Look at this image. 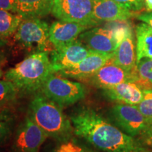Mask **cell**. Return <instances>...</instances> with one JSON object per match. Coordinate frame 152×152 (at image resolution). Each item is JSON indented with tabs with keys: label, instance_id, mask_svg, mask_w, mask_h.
I'll list each match as a JSON object with an SVG mask.
<instances>
[{
	"label": "cell",
	"instance_id": "cell-10",
	"mask_svg": "<svg viewBox=\"0 0 152 152\" xmlns=\"http://www.w3.org/2000/svg\"><path fill=\"white\" fill-rule=\"evenodd\" d=\"M48 135L29 116L17 128L12 152H39Z\"/></svg>",
	"mask_w": 152,
	"mask_h": 152
},
{
	"label": "cell",
	"instance_id": "cell-17",
	"mask_svg": "<svg viewBox=\"0 0 152 152\" xmlns=\"http://www.w3.org/2000/svg\"><path fill=\"white\" fill-rule=\"evenodd\" d=\"M54 0H16V14L23 18H39L52 13Z\"/></svg>",
	"mask_w": 152,
	"mask_h": 152
},
{
	"label": "cell",
	"instance_id": "cell-25",
	"mask_svg": "<svg viewBox=\"0 0 152 152\" xmlns=\"http://www.w3.org/2000/svg\"><path fill=\"white\" fill-rule=\"evenodd\" d=\"M83 147L78 145L73 141H67L63 142L54 152H81Z\"/></svg>",
	"mask_w": 152,
	"mask_h": 152
},
{
	"label": "cell",
	"instance_id": "cell-32",
	"mask_svg": "<svg viewBox=\"0 0 152 152\" xmlns=\"http://www.w3.org/2000/svg\"><path fill=\"white\" fill-rule=\"evenodd\" d=\"M4 58L5 57L4 55L1 54V53H0V64H1V63L4 62Z\"/></svg>",
	"mask_w": 152,
	"mask_h": 152
},
{
	"label": "cell",
	"instance_id": "cell-36",
	"mask_svg": "<svg viewBox=\"0 0 152 152\" xmlns=\"http://www.w3.org/2000/svg\"><path fill=\"white\" fill-rule=\"evenodd\" d=\"M151 149H152V146H151Z\"/></svg>",
	"mask_w": 152,
	"mask_h": 152
},
{
	"label": "cell",
	"instance_id": "cell-28",
	"mask_svg": "<svg viewBox=\"0 0 152 152\" xmlns=\"http://www.w3.org/2000/svg\"><path fill=\"white\" fill-rule=\"evenodd\" d=\"M137 18L141 21L148 24L152 28V11L139 15Z\"/></svg>",
	"mask_w": 152,
	"mask_h": 152
},
{
	"label": "cell",
	"instance_id": "cell-19",
	"mask_svg": "<svg viewBox=\"0 0 152 152\" xmlns=\"http://www.w3.org/2000/svg\"><path fill=\"white\" fill-rule=\"evenodd\" d=\"M22 20L18 14L0 9V38L7 39L15 34Z\"/></svg>",
	"mask_w": 152,
	"mask_h": 152
},
{
	"label": "cell",
	"instance_id": "cell-21",
	"mask_svg": "<svg viewBox=\"0 0 152 152\" xmlns=\"http://www.w3.org/2000/svg\"><path fill=\"white\" fill-rule=\"evenodd\" d=\"M14 124L13 114L7 108L0 109V144L11 134Z\"/></svg>",
	"mask_w": 152,
	"mask_h": 152
},
{
	"label": "cell",
	"instance_id": "cell-34",
	"mask_svg": "<svg viewBox=\"0 0 152 152\" xmlns=\"http://www.w3.org/2000/svg\"><path fill=\"white\" fill-rule=\"evenodd\" d=\"M2 76H3V71H2V69H1V66H0V79L2 77Z\"/></svg>",
	"mask_w": 152,
	"mask_h": 152
},
{
	"label": "cell",
	"instance_id": "cell-16",
	"mask_svg": "<svg viewBox=\"0 0 152 152\" xmlns=\"http://www.w3.org/2000/svg\"><path fill=\"white\" fill-rule=\"evenodd\" d=\"M102 90L109 99L128 105H137L143 99V91L135 83L125 82Z\"/></svg>",
	"mask_w": 152,
	"mask_h": 152
},
{
	"label": "cell",
	"instance_id": "cell-24",
	"mask_svg": "<svg viewBox=\"0 0 152 152\" xmlns=\"http://www.w3.org/2000/svg\"><path fill=\"white\" fill-rule=\"evenodd\" d=\"M113 1L133 12H138L142 11L144 7H145L144 0H113Z\"/></svg>",
	"mask_w": 152,
	"mask_h": 152
},
{
	"label": "cell",
	"instance_id": "cell-13",
	"mask_svg": "<svg viewBox=\"0 0 152 152\" xmlns=\"http://www.w3.org/2000/svg\"><path fill=\"white\" fill-rule=\"evenodd\" d=\"M136 16L113 0H95L93 6V19L96 23L103 21H124Z\"/></svg>",
	"mask_w": 152,
	"mask_h": 152
},
{
	"label": "cell",
	"instance_id": "cell-31",
	"mask_svg": "<svg viewBox=\"0 0 152 152\" xmlns=\"http://www.w3.org/2000/svg\"><path fill=\"white\" fill-rule=\"evenodd\" d=\"M81 152H96V151H94V150H92V149H89V148H87V147H83V151H82Z\"/></svg>",
	"mask_w": 152,
	"mask_h": 152
},
{
	"label": "cell",
	"instance_id": "cell-3",
	"mask_svg": "<svg viewBox=\"0 0 152 152\" xmlns=\"http://www.w3.org/2000/svg\"><path fill=\"white\" fill-rule=\"evenodd\" d=\"M53 73L54 72L47 52H35L7 71L4 78L12 82L19 92L27 94L41 90Z\"/></svg>",
	"mask_w": 152,
	"mask_h": 152
},
{
	"label": "cell",
	"instance_id": "cell-8",
	"mask_svg": "<svg viewBox=\"0 0 152 152\" xmlns=\"http://www.w3.org/2000/svg\"><path fill=\"white\" fill-rule=\"evenodd\" d=\"M110 116L116 127L132 137L142 135L148 121L136 106L125 104L113 106Z\"/></svg>",
	"mask_w": 152,
	"mask_h": 152
},
{
	"label": "cell",
	"instance_id": "cell-33",
	"mask_svg": "<svg viewBox=\"0 0 152 152\" xmlns=\"http://www.w3.org/2000/svg\"><path fill=\"white\" fill-rule=\"evenodd\" d=\"M139 152H152V151H150V150L147 149H145V148L143 147Z\"/></svg>",
	"mask_w": 152,
	"mask_h": 152
},
{
	"label": "cell",
	"instance_id": "cell-15",
	"mask_svg": "<svg viewBox=\"0 0 152 152\" xmlns=\"http://www.w3.org/2000/svg\"><path fill=\"white\" fill-rule=\"evenodd\" d=\"M113 59L115 64L125 71L130 72L137 71L134 36L130 26H128L116 50L113 53Z\"/></svg>",
	"mask_w": 152,
	"mask_h": 152
},
{
	"label": "cell",
	"instance_id": "cell-4",
	"mask_svg": "<svg viewBox=\"0 0 152 152\" xmlns=\"http://www.w3.org/2000/svg\"><path fill=\"white\" fill-rule=\"evenodd\" d=\"M41 90L46 97L61 108L77 103L86 95V89L82 83L69 80L55 73L47 78Z\"/></svg>",
	"mask_w": 152,
	"mask_h": 152
},
{
	"label": "cell",
	"instance_id": "cell-2",
	"mask_svg": "<svg viewBox=\"0 0 152 152\" xmlns=\"http://www.w3.org/2000/svg\"><path fill=\"white\" fill-rule=\"evenodd\" d=\"M28 116L49 137L57 141H69L74 133L71 119L64 115L61 107L43 94H36L31 100Z\"/></svg>",
	"mask_w": 152,
	"mask_h": 152
},
{
	"label": "cell",
	"instance_id": "cell-29",
	"mask_svg": "<svg viewBox=\"0 0 152 152\" xmlns=\"http://www.w3.org/2000/svg\"><path fill=\"white\" fill-rule=\"evenodd\" d=\"M145 8L148 11H152V0H144Z\"/></svg>",
	"mask_w": 152,
	"mask_h": 152
},
{
	"label": "cell",
	"instance_id": "cell-26",
	"mask_svg": "<svg viewBox=\"0 0 152 152\" xmlns=\"http://www.w3.org/2000/svg\"><path fill=\"white\" fill-rule=\"evenodd\" d=\"M142 139L147 145L152 146V118H149L147 126L142 134Z\"/></svg>",
	"mask_w": 152,
	"mask_h": 152
},
{
	"label": "cell",
	"instance_id": "cell-12",
	"mask_svg": "<svg viewBox=\"0 0 152 152\" xmlns=\"http://www.w3.org/2000/svg\"><path fill=\"white\" fill-rule=\"evenodd\" d=\"M113 56V54L91 51L90 54L78 64L55 73L64 77L85 80L105 65Z\"/></svg>",
	"mask_w": 152,
	"mask_h": 152
},
{
	"label": "cell",
	"instance_id": "cell-27",
	"mask_svg": "<svg viewBox=\"0 0 152 152\" xmlns=\"http://www.w3.org/2000/svg\"><path fill=\"white\" fill-rule=\"evenodd\" d=\"M0 9L16 14V0H0Z\"/></svg>",
	"mask_w": 152,
	"mask_h": 152
},
{
	"label": "cell",
	"instance_id": "cell-9",
	"mask_svg": "<svg viewBox=\"0 0 152 152\" xmlns=\"http://www.w3.org/2000/svg\"><path fill=\"white\" fill-rule=\"evenodd\" d=\"M140 80L142 79L137 71H125L114 63L112 57L105 65L85 81L97 88L104 90L125 82L137 83Z\"/></svg>",
	"mask_w": 152,
	"mask_h": 152
},
{
	"label": "cell",
	"instance_id": "cell-30",
	"mask_svg": "<svg viewBox=\"0 0 152 152\" xmlns=\"http://www.w3.org/2000/svg\"><path fill=\"white\" fill-rule=\"evenodd\" d=\"M6 44H7V39H1V38H0V48L4 46Z\"/></svg>",
	"mask_w": 152,
	"mask_h": 152
},
{
	"label": "cell",
	"instance_id": "cell-5",
	"mask_svg": "<svg viewBox=\"0 0 152 152\" xmlns=\"http://www.w3.org/2000/svg\"><path fill=\"white\" fill-rule=\"evenodd\" d=\"M49 28L39 18H23L15 33L14 39L25 49L35 52H47L51 47H54L49 39Z\"/></svg>",
	"mask_w": 152,
	"mask_h": 152
},
{
	"label": "cell",
	"instance_id": "cell-11",
	"mask_svg": "<svg viewBox=\"0 0 152 152\" xmlns=\"http://www.w3.org/2000/svg\"><path fill=\"white\" fill-rule=\"evenodd\" d=\"M89 49L79 39L54 48L52 51L50 61L54 73L67 69L78 64L90 54Z\"/></svg>",
	"mask_w": 152,
	"mask_h": 152
},
{
	"label": "cell",
	"instance_id": "cell-23",
	"mask_svg": "<svg viewBox=\"0 0 152 152\" xmlns=\"http://www.w3.org/2000/svg\"><path fill=\"white\" fill-rule=\"evenodd\" d=\"M137 70L142 80L152 83V58H143L137 63Z\"/></svg>",
	"mask_w": 152,
	"mask_h": 152
},
{
	"label": "cell",
	"instance_id": "cell-35",
	"mask_svg": "<svg viewBox=\"0 0 152 152\" xmlns=\"http://www.w3.org/2000/svg\"><path fill=\"white\" fill-rule=\"evenodd\" d=\"M93 1H95V0H93Z\"/></svg>",
	"mask_w": 152,
	"mask_h": 152
},
{
	"label": "cell",
	"instance_id": "cell-22",
	"mask_svg": "<svg viewBox=\"0 0 152 152\" xmlns=\"http://www.w3.org/2000/svg\"><path fill=\"white\" fill-rule=\"evenodd\" d=\"M143 99L137 105H135L144 116L152 118V89L143 90Z\"/></svg>",
	"mask_w": 152,
	"mask_h": 152
},
{
	"label": "cell",
	"instance_id": "cell-18",
	"mask_svg": "<svg viewBox=\"0 0 152 152\" xmlns=\"http://www.w3.org/2000/svg\"><path fill=\"white\" fill-rule=\"evenodd\" d=\"M135 33L137 63L143 58H152V28L141 23L137 26Z\"/></svg>",
	"mask_w": 152,
	"mask_h": 152
},
{
	"label": "cell",
	"instance_id": "cell-6",
	"mask_svg": "<svg viewBox=\"0 0 152 152\" xmlns=\"http://www.w3.org/2000/svg\"><path fill=\"white\" fill-rule=\"evenodd\" d=\"M128 26L94 28L85 30L80 35L77 39L92 51L113 54Z\"/></svg>",
	"mask_w": 152,
	"mask_h": 152
},
{
	"label": "cell",
	"instance_id": "cell-1",
	"mask_svg": "<svg viewBox=\"0 0 152 152\" xmlns=\"http://www.w3.org/2000/svg\"><path fill=\"white\" fill-rule=\"evenodd\" d=\"M70 119L74 134L101 151L139 152L143 148L134 137L89 108L73 113Z\"/></svg>",
	"mask_w": 152,
	"mask_h": 152
},
{
	"label": "cell",
	"instance_id": "cell-20",
	"mask_svg": "<svg viewBox=\"0 0 152 152\" xmlns=\"http://www.w3.org/2000/svg\"><path fill=\"white\" fill-rule=\"evenodd\" d=\"M18 90L12 82L0 80V109L13 103L17 97Z\"/></svg>",
	"mask_w": 152,
	"mask_h": 152
},
{
	"label": "cell",
	"instance_id": "cell-7",
	"mask_svg": "<svg viewBox=\"0 0 152 152\" xmlns=\"http://www.w3.org/2000/svg\"><path fill=\"white\" fill-rule=\"evenodd\" d=\"M93 0H54L52 13L59 20L88 26L97 25L93 19Z\"/></svg>",
	"mask_w": 152,
	"mask_h": 152
},
{
	"label": "cell",
	"instance_id": "cell-14",
	"mask_svg": "<svg viewBox=\"0 0 152 152\" xmlns=\"http://www.w3.org/2000/svg\"><path fill=\"white\" fill-rule=\"evenodd\" d=\"M88 28V26L77 23L58 20L49 28V39L54 48H58L77 39L80 35Z\"/></svg>",
	"mask_w": 152,
	"mask_h": 152
}]
</instances>
